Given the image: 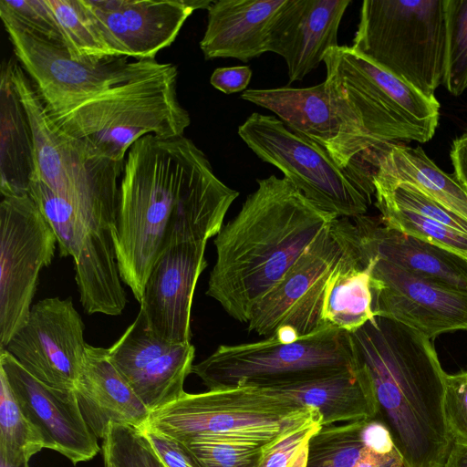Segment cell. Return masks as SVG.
Segmentation results:
<instances>
[{"label": "cell", "mask_w": 467, "mask_h": 467, "mask_svg": "<svg viewBox=\"0 0 467 467\" xmlns=\"http://www.w3.org/2000/svg\"><path fill=\"white\" fill-rule=\"evenodd\" d=\"M238 196L184 136L149 134L132 144L119 184L115 248L121 281L139 303L160 256L216 236Z\"/></svg>", "instance_id": "cell-1"}, {"label": "cell", "mask_w": 467, "mask_h": 467, "mask_svg": "<svg viewBox=\"0 0 467 467\" xmlns=\"http://www.w3.org/2000/svg\"><path fill=\"white\" fill-rule=\"evenodd\" d=\"M239 213L215 236L206 295L234 319L248 323L256 304L282 279L336 217L286 178L257 180Z\"/></svg>", "instance_id": "cell-2"}, {"label": "cell", "mask_w": 467, "mask_h": 467, "mask_svg": "<svg viewBox=\"0 0 467 467\" xmlns=\"http://www.w3.org/2000/svg\"><path fill=\"white\" fill-rule=\"evenodd\" d=\"M353 368L369 383L378 417L410 467H442L453 441L445 410V371L433 340L374 317L348 333Z\"/></svg>", "instance_id": "cell-3"}, {"label": "cell", "mask_w": 467, "mask_h": 467, "mask_svg": "<svg viewBox=\"0 0 467 467\" xmlns=\"http://www.w3.org/2000/svg\"><path fill=\"white\" fill-rule=\"evenodd\" d=\"M10 71L32 129L36 178L73 205L95 242L116 250L124 163L100 157L66 135L17 60L10 59Z\"/></svg>", "instance_id": "cell-4"}, {"label": "cell", "mask_w": 467, "mask_h": 467, "mask_svg": "<svg viewBox=\"0 0 467 467\" xmlns=\"http://www.w3.org/2000/svg\"><path fill=\"white\" fill-rule=\"evenodd\" d=\"M177 67L165 63L158 71L49 115L66 135L93 153L124 163L129 150L140 138L181 137L190 126V115L177 97Z\"/></svg>", "instance_id": "cell-5"}, {"label": "cell", "mask_w": 467, "mask_h": 467, "mask_svg": "<svg viewBox=\"0 0 467 467\" xmlns=\"http://www.w3.org/2000/svg\"><path fill=\"white\" fill-rule=\"evenodd\" d=\"M326 91L346 119L379 145L432 139L440 103L351 47L327 50Z\"/></svg>", "instance_id": "cell-6"}, {"label": "cell", "mask_w": 467, "mask_h": 467, "mask_svg": "<svg viewBox=\"0 0 467 467\" xmlns=\"http://www.w3.org/2000/svg\"><path fill=\"white\" fill-rule=\"evenodd\" d=\"M351 47L428 97L442 85L444 0H365Z\"/></svg>", "instance_id": "cell-7"}, {"label": "cell", "mask_w": 467, "mask_h": 467, "mask_svg": "<svg viewBox=\"0 0 467 467\" xmlns=\"http://www.w3.org/2000/svg\"><path fill=\"white\" fill-rule=\"evenodd\" d=\"M316 410L305 409L265 389L241 384L184 392L150 411L142 429L182 443L205 436H230L272 443Z\"/></svg>", "instance_id": "cell-8"}, {"label": "cell", "mask_w": 467, "mask_h": 467, "mask_svg": "<svg viewBox=\"0 0 467 467\" xmlns=\"http://www.w3.org/2000/svg\"><path fill=\"white\" fill-rule=\"evenodd\" d=\"M352 368L348 333L327 328L292 343L269 337L221 345L193 365L192 373L214 389L241 384L266 388Z\"/></svg>", "instance_id": "cell-9"}, {"label": "cell", "mask_w": 467, "mask_h": 467, "mask_svg": "<svg viewBox=\"0 0 467 467\" xmlns=\"http://www.w3.org/2000/svg\"><path fill=\"white\" fill-rule=\"evenodd\" d=\"M237 133L259 159L280 170L320 209L336 217L366 214L372 197L323 148L290 130L278 118L254 112Z\"/></svg>", "instance_id": "cell-10"}, {"label": "cell", "mask_w": 467, "mask_h": 467, "mask_svg": "<svg viewBox=\"0 0 467 467\" xmlns=\"http://www.w3.org/2000/svg\"><path fill=\"white\" fill-rule=\"evenodd\" d=\"M358 244L352 218H335L256 304L247 330L269 337L279 328H289L299 338L323 330L320 312L327 283Z\"/></svg>", "instance_id": "cell-11"}, {"label": "cell", "mask_w": 467, "mask_h": 467, "mask_svg": "<svg viewBox=\"0 0 467 467\" xmlns=\"http://www.w3.org/2000/svg\"><path fill=\"white\" fill-rule=\"evenodd\" d=\"M16 60L43 99L49 114L67 111L129 80L160 70L156 59L129 61L128 57L97 62L72 58L59 44L3 21Z\"/></svg>", "instance_id": "cell-12"}, {"label": "cell", "mask_w": 467, "mask_h": 467, "mask_svg": "<svg viewBox=\"0 0 467 467\" xmlns=\"http://www.w3.org/2000/svg\"><path fill=\"white\" fill-rule=\"evenodd\" d=\"M57 237L29 194L0 203V349L24 325L42 268L55 255Z\"/></svg>", "instance_id": "cell-13"}, {"label": "cell", "mask_w": 467, "mask_h": 467, "mask_svg": "<svg viewBox=\"0 0 467 467\" xmlns=\"http://www.w3.org/2000/svg\"><path fill=\"white\" fill-rule=\"evenodd\" d=\"M241 98L274 112L290 130L323 148L369 196L375 194L371 159L381 145L346 119L324 82L307 88L246 89Z\"/></svg>", "instance_id": "cell-14"}, {"label": "cell", "mask_w": 467, "mask_h": 467, "mask_svg": "<svg viewBox=\"0 0 467 467\" xmlns=\"http://www.w3.org/2000/svg\"><path fill=\"white\" fill-rule=\"evenodd\" d=\"M84 322L70 297L39 300L4 348L47 386L74 389L87 343Z\"/></svg>", "instance_id": "cell-15"}, {"label": "cell", "mask_w": 467, "mask_h": 467, "mask_svg": "<svg viewBox=\"0 0 467 467\" xmlns=\"http://www.w3.org/2000/svg\"><path fill=\"white\" fill-rule=\"evenodd\" d=\"M360 249V248H359ZM372 264V311L424 337L467 330V291L413 275L382 258L367 255Z\"/></svg>", "instance_id": "cell-16"}, {"label": "cell", "mask_w": 467, "mask_h": 467, "mask_svg": "<svg viewBox=\"0 0 467 467\" xmlns=\"http://www.w3.org/2000/svg\"><path fill=\"white\" fill-rule=\"evenodd\" d=\"M113 366L150 410L180 398L192 373L195 348L191 342L157 337L139 311L135 320L108 348Z\"/></svg>", "instance_id": "cell-17"}, {"label": "cell", "mask_w": 467, "mask_h": 467, "mask_svg": "<svg viewBox=\"0 0 467 467\" xmlns=\"http://www.w3.org/2000/svg\"><path fill=\"white\" fill-rule=\"evenodd\" d=\"M2 371L22 410L41 433L46 449L72 463L93 459L100 451L98 437L85 421L74 389H59L38 380L5 349H0Z\"/></svg>", "instance_id": "cell-18"}, {"label": "cell", "mask_w": 467, "mask_h": 467, "mask_svg": "<svg viewBox=\"0 0 467 467\" xmlns=\"http://www.w3.org/2000/svg\"><path fill=\"white\" fill-rule=\"evenodd\" d=\"M210 0H86L118 57L155 59Z\"/></svg>", "instance_id": "cell-19"}, {"label": "cell", "mask_w": 467, "mask_h": 467, "mask_svg": "<svg viewBox=\"0 0 467 467\" xmlns=\"http://www.w3.org/2000/svg\"><path fill=\"white\" fill-rule=\"evenodd\" d=\"M207 242H189L166 250L144 286L140 311L148 329L169 342H191V310L198 279L207 262Z\"/></svg>", "instance_id": "cell-20"}, {"label": "cell", "mask_w": 467, "mask_h": 467, "mask_svg": "<svg viewBox=\"0 0 467 467\" xmlns=\"http://www.w3.org/2000/svg\"><path fill=\"white\" fill-rule=\"evenodd\" d=\"M350 0H289L274 27L269 52L281 56L289 82L303 79L339 46L337 32Z\"/></svg>", "instance_id": "cell-21"}, {"label": "cell", "mask_w": 467, "mask_h": 467, "mask_svg": "<svg viewBox=\"0 0 467 467\" xmlns=\"http://www.w3.org/2000/svg\"><path fill=\"white\" fill-rule=\"evenodd\" d=\"M289 0H218L209 5L200 47L205 59L247 62L269 52L271 36Z\"/></svg>", "instance_id": "cell-22"}, {"label": "cell", "mask_w": 467, "mask_h": 467, "mask_svg": "<svg viewBox=\"0 0 467 467\" xmlns=\"http://www.w3.org/2000/svg\"><path fill=\"white\" fill-rule=\"evenodd\" d=\"M74 391L83 418L103 440L109 424L140 430L150 410L113 366L108 348L87 345Z\"/></svg>", "instance_id": "cell-23"}, {"label": "cell", "mask_w": 467, "mask_h": 467, "mask_svg": "<svg viewBox=\"0 0 467 467\" xmlns=\"http://www.w3.org/2000/svg\"><path fill=\"white\" fill-rule=\"evenodd\" d=\"M359 248L413 275L467 291V260L446 249L386 227L379 217L352 218Z\"/></svg>", "instance_id": "cell-24"}, {"label": "cell", "mask_w": 467, "mask_h": 467, "mask_svg": "<svg viewBox=\"0 0 467 467\" xmlns=\"http://www.w3.org/2000/svg\"><path fill=\"white\" fill-rule=\"evenodd\" d=\"M262 389L299 407L317 410L322 426L372 419L379 414L369 383L354 368Z\"/></svg>", "instance_id": "cell-25"}, {"label": "cell", "mask_w": 467, "mask_h": 467, "mask_svg": "<svg viewBox=\"0 0 467 467\" xmlns=\"http://www.w3.org/2000/svg\"><path fill=\"white\" fill-rule=\"evenodd\" d=\"M305 467H410L379 418L321 426Z\"/></svg>", "instance_id": "cell-26"}, {"label": "cell", "mask_w": 467, "mask_h": 467, "mask_svg": "<svg viewBox=\"0 0 467 467\" xmlns=\"http://www.w3.org/2000/svg\"><path fill=\"white\" fill-rule=\"evenodd\" d=\"M373 184L407 183L467 221V191L453 174L441 171L420 146L386 143L374 150Z\"/></svg>", "instance_id": "cell-27"}, {"label": "cell", "mask_w": 467, "mask_h": 467, "mask_svg": "<svg viewBox=\"0 0 467 467\" xmlns=\"http://www.w3.org/2000/svg\"><path fill=\"white\" fill-rule=\"evenodd\" d=\"M36 178L32 129L11 78L10 59L0 73V192L2 197L29 194Z\"/></svg>", "instance_id": "cell-28"}, {"label": "cell", "mask_w": 467, "mask_h": 467, "mask_svg": "<svg viewBox=\"0 0 467 467\" xmlns=\"http://www.w3.org/2000/svg\"><path fill=\"white\" fill-rule=\"evenodd\" d=\"M372 264L358 246L340 263L329 277L321 306V329L334 328L351 333L375 316L372 311Z\"/></svg>", "instance_id": "cell-29"}, {"label": "cell", "mask_w": 467, "mask_h": 467, "mask_svg": "<svg viewBox=\"0 0 467 467\" xmlns=\"http://www.w3.org/2000/svg\"><path fill=\"white\" fill-rule=\"evenodd\" d=\"M59 26L63 45L77 60L97 62L118 57L86 0H47Z\"/></svg>", "instance_id": "cell-30"}, {"label": "cell", "mask_w": 467, "mask_h": 467, "mask_svg": "<svg viewBox=\"0 0 467 467\" xmlns=\"http://www.w3.org/2000/svg\"><path fill=\"white\" fill-rule=\"evenodd\" d=\"M28 193L53 230L61 256H72L76 261L88 247H96L88 229L69 202L36 178L31 182Z\"/></svg>", "instance_id": "cell-31"}, {"label": "cell", "mask_w": 467, "mask_h": 467, "mask_svg": "<svg viewBox=\"0 0 467 467\" xmlns=\"http://www.w3.org/2000/svg\"><path fill=\"white\" fill-rule=\"evenodd\" d=\"M46 449L38 430L22 410L10 385L0 371V455L15 463L29 462Z\"/></svg>", "instance_id": "cell-32"}, {"label": "cell", "mask_w": 467, "mask_h": 467, "mask_svg": "<svg viewBox=\"0 0 467 467\" xmlns=\"http://www.w3.org/2000/svg\"><path fill=\"white\" fill-rule=\"evenodd\" d=\"M275 442L265 443L230 436H205L184 444L203 467H263L267 452Z\"/></svg>", "instance_id": "cell-33"}, {"label": "cell", "mask_w": 467, "mask_h": 467, "mask_svg": "<svg viewBox=\"0 0 467 467\" xmlns=\"http://www.w3.org/2000/svg\"><path fill=\"white\" fill-rule=\"evenodd\" d=\"M375 205L386 227L446 249L467 260V234L410 210L379 202H376Z\"/></svg>", "instance_id": "cell-34"}, {"label": "cell", "mask_w": 467, "mask_h": 467, "mask_svg": "<svg viewBox=\"0 0 467 467\" xmlns=\"http://www.w3.org/2000/svg\"><path fill=\"white\" fill-rule=\"evenodd\" d=\"M446 56L442 85L454 95L467 88V0H444Z\"/></svg>", "instance_id": "cell-35"}, {"label": "cell", "mask_w": 467, "mask_h": 467, "mask_svg": "<svg viewBox=\"0 0 467 467\" xmlns=\"http://www.w3.org/2000/svg\"><path fill=\"white\" fill-rule=\"evenodd\" d=\"M376 202L415 212L451 229L467 234V221L432 200L414 186L374 185Z\"/></svg>", "instance_id": "cell-36"}, {"label": "cell", "mask_w": 467, "mask_h": 467, "mask_svg": "<svg viewBox=\"0 0 467 467\" xmlns=\"http://www.w3.org/2000/svg\"><path fill=\"white\" fill-rule=\"evenodd\" d=\"M0 17L2 22L64 47L59 26L47 0H0Z\"/></svg>", "instance_id": "cell-37"}, {"label": "cell", "mask_w": 467, "mask_h": 467, "mask_svg": "<svg viewBox=\"0 0 467 467\" xmlns=\"http://www.w3.org/2000/svg\"><path fill=\"white\" fill-rule=\"evenodd\" d=\"M321 426V416L316 410L272 445L263 467H305L309 441Z\"/></svg>", "instance_id": "cell-38"}, {"label": "cell", "mask_w": 467, "mask_h": 467, "mask_svg": "<svg viewBox=\"0 0 467 467\" xmlns=\"http://www.w3.org/2000/svg\"><path fill=\"white\" fill-rule=\"evenodd\" d=\"M444 410L453 442L467 444V369L446 374Z\"/></svg>", "instance_id": "cell-39"}, {"label": "cell", "mask_w": 467, "mask_h": 467, "mask_svg": "<svg viewBox=\"0 0 467 467\" xmlns=\"http://www.w3.org/2000/svg\"><path fill=\"white\" fill-rule=\"evenodd\" d=\"M103 439L110 441L134 467H165L135 428L111 423Z\"/></svg>", "instance_id": "cell-40"}, {"label": "cell", "mask_w": 467, "mask_h": 467, "mask_svg": "<svg viewBox=\"0 0 467 467\" xmlns=\"http://www.w3.org/2000/svg\"><path fill=\"white\" fill-rule=\"evenodd\" d=\"M139 431L165 467H203L184 443L154 431Z\"/></svg>", "instance_id": "cell-41"}, {"label": "cell", "mask_w": 467, "mask_h": 467, "mask_svg": "<svg viewBox=\"0 0 467 467\" xmlns=\"http://www.w3.org/2000/svg\"><path fill=\"white\" fill-rule=\"evenodd\" d=\"M248 66H236L216 68L210 78L211 84L224 94L244 91L252 78Z\"/></svg>", "instance_id": "cell-42"}, {"label": "cell", "mask_w": 467, "mask_h": 467, "mask_svg": "<svg viewBox=\"0 0 467 467\" xmlns=\"http://www.w3.org/2000/svg\"><path fill=\"white\" fill-rule=\"evenodd\" d=\"M450 156L454 168L453 176L467 191V131L453 140Z\"/></svg>", "instance_id": "cell-43"}, {"label": "cell", "mask_w": 467, "mask_h": 467, "mask_svg": "<svg viewBox=\"0 0 467 467\" xmlns=\"http://www.w3.org/2000/svg\"><path fill=\"white\" fill-rule=\"evenodd\" d=\"M442 467H467V444L453 442Z\"/></svg>", "instance_id": "cell-44"}, {"label": "cell", "mask_w": 467, "mask_h": 467, "mask_svg": "<svg viewBox=\"0 0 467 467\" xmlns=\"http://www.w3.org/2000/svg\"><path fill=\"white\" fill-rule=\"evenodd\" d=\"M0 467H29V462L15 463L0 455Z\"/></svg>", "instance_id": "cell-45"}, {"label": "cell", "mask_w": 467, "mask_h": 467, "mask_svg": "<svg viewBox=\"0 0 467 467\" xmlns=\"http://www.w3.org/2000/svg\"><path fill=\"white\" fill-rule=\"evenodd\" d=\"M105 467H114L111 463L104 462Z\"/></svg>", "instance_id": "cell-46"}]
</instances>
